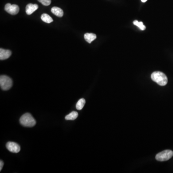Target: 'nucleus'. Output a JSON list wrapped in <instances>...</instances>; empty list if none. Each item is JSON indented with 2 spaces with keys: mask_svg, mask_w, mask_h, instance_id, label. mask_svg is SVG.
<instances>
[{
  "mask_svg": "<svg viewBox=\"0 0 173 173\" xmlns=\"http://www.w3.org/2000/svg\"><path fill=\"white\" fill-rule=\"evenodd\" d=\"M151 79L160 86H165L168 82L166 75L160 71L154 72L151 75Z\"/></svg>",
  "mask_w": 173,
  "mask_h": 173,
  "instance_id": "f257e3e1",
  "label": "nucleus"
},
{
  "mask_svg": "<svg viewBox=\"0 0 173 173\" xmlns=\"http://www.w3.org/2000/svg\"><path fill=\"white\" fill-rule=\"evenodd\" d=\"M20 123L23 126L26 127H32L36 124V120L30 113H26L23 115L20 118Z\"/></svg>",
  "mask_w": 173,
  "mask_h": 173,
  "instance_id": "f03ea898",
  "label": "nucleus"
},
{
  "mask_svg": "<svg viewBox=\"0 0 173 173\" xmlns=\"http://www.w3.org/2000/svg\"><path fill=\"white\" fill-rule=\"evenodd\" d=\"M13 85V81L10 77L6 75H2L0 77V86L3 90H8L11 89Z\"/></svg>",
  "mask_w": 173,
  "mask_h": 173,
  "instance_id": "7ed1b4c3",
  "label": "nucleus"
},
{
  "mask_svg": "<svg viewBox=\"0 0 173 173\" xmlns=\"http://www.w3.org/2000/svg\"><path fill=\"white\" fill-rule=\"evenodd\" d=\"M173 156V152L171 150H165L160 152L156 155L155 158L159 161H166L172 158Z\"/></svg>",
  "mask_w": 173,
  "mask_h": 173,
  "instance_id": "20e7f679",
  "label": "nucleus"
},
{
  "mask_svg": "<svg viewBox=\"0 0 173 173\" xmlns=\"http://www.w3.org/2000/svg\"><path fill=\"white\" fill-rule=\"evenodd\" d=\"M4 9L8 13L12 15H16L19 11V7L17 5L10 3H7L5 6Z\"/></svg>",
  "mask_w": 173,
  "mask_h": 173,
  "instance_id": "39448f33",
  "label": "nucleus"
},
{
  "mask_svg": "<svg viewBox=\"0 0 173 173\" xmlns=\"http://www.w3.org/2000/svg\"><path fill=\"white\" fill-rule=\"evenodd\" d=\"M7 149L13 153H18L20 151V147L18 144L14 142H8L7 143Z\"/></svg>",
  "mask_w": 173,
  "mask_h": 173,
  "instance_id": "423d86ee",
  "label": "nucleus"
},
{
  "mask_svg": "<svg viewBox=\"0 0 173 173\" xmlns=\"http://www.w3.org/2000/svg\"><path fill=\"white\" fill-rule=\"evenodd\" d=\"M12 54L11 51L6 49H0V59L1 60H4L7 59L10 57Z\"/></svg>",
  "mask_w": 173,
  "mask_h": 173,
  "instance_id": "0eeeda50",
  "label": "nucleus"
},
{
  "mask_svg": "<svg viewBox=\"0 0 173 173\" xmlns=\"http://www.w3.org/2000/svg\"><path fill=\"white\" fill-rule=\"evenodd\" d=\"M38 6L37 4L29 3L26 7V12L27 15H30L33 14L38 9Z\"/></svg>",
  "mask_w": 173,
  "mask_h": 173,
  "instance_id": "6e6552de",
  "label": "nucleus"
},
{
  "mask_svg": "<svg viewBox=\"0 0 173 173\" xmlns=\"http://www.w3.org/2000/svg\"><path fill=\"white\" fill-rule=\"evenodd\" d=\"M51 12L52 14L57 16L58 17H62L64 15L63 10L57 7H53L51 9Z\"/></svg>",
  "mask_w": 173,
  "mask_h": 173,
  "instance_id": "1a4fd4ad",
  "label": "nucleus"
},
{
  "mask_svg": "<svg viewBox=\"0 0 173 173\" xmlns=\"http://www.w3.org/2000/svg\"><path fill=\"white\" fill-rule=\"evenodd\" d=\"M96 38V35L94 33H87L84 35V39L86 42L89 43H91V42L94 40Z\"/></svg>",
  "mask_w": 173,
  "mask_h": 173,
  "instance_id": "9d476101",
  "label": "nucleus"
},
{
  "mask_svg": "<svg viewBox=\"0 0 173 173\" xmlns=\"http://www.w3.org/2000/svg\"><path fill=\"white\" fill-rule=\"evenodd\" d=\"M79 116L78 112H77L73 111L71 113L66 116L65 119L67 120H74L77 119V117Z\"/></svg>",
  "mask_w": 173,
  "mask_h": 173,
  "instance_id": "9b49d317",
  "label": "nucleus"
},
{
  "mask_svg": "<svg viewBox=\"0 0 173 173\" xmlns=\"http://www.w3.org/2000/svg\"><path fill=\"white\" fill-rule=\"evenodd\" d=\"M41 19L46 23H51L53 22L52 18L47 14H43L41 16Z\"/></svg>",
  "mask_w": 173,
  "mask_h": 173,
  "instance_id": "f8f14e48",
  "label": "nucleus"
},
{
  "mask_svg": "<svg viewBox=\"0 0 173 173\" xmlns=\"http://www.w3.org/2000/svg\"><path fill=\"white\" fill-rule=\"evenodd\" d=\"M85 103H86V101H85V99H83V98L80 99L77 102V104H76V108L79 110H82L84 107Z\"/></svg>",
  "mask_w": 173,
  "mask_h": 173,
  "instance_id": "ddd939ff",
  "label": "nucleus"
},
{
  "mask_svg": "<svg viewBox=\"0 0 173 173\" xmlns=\"http://www.w3.org/2000/svg\"><path fill=\"white\" fill-rule=\"evenodd\" d=\"M133 24H134V25H135V26L139 27L141 30H144L146 29V27L144 25L143 23L142 22H139L138 20H135L133 22Z\"/></svg>",
  "mask_w": 173,
  "mask_h": 173,
  "instance_id": "4468645a",
  "label": "nucleus"
},
{
  "mask_svg": "<svg viewBox=\"0 0 173 173\" xmlns=\"http://www.w3.org/2000/svg\"><path fill=\"white\" fill-rule=\"evenodd\" d=\"M38 1L45 6H48L51 3V0H38Z\"/></svg>",
  "mask_w": 173,
  "mask_h": 173,
  "instance_id": "2eb2a0df",
  "label": "nucleus"
},
{
  "mask_svg": "<svg viewBox=\"0 0 173 173\" xmlns=\"http://www.w3.org/2000/svg\"><path fill=\"white\" fill-rule=\"evenodd\" d=\"M3 165H4V164H3V162H2V161H0V171H1V170H2Z\"/></svg>",
  "mask_w": 173,
  "mask_h": 173,
  "instance_id": "dca6fc26",
  "label": "nucleus"
},
{
  "mask_svg": "<svg viewBox=\"0 0 173 173\" xmlns=\"http://www.w3.org/2000/svg\"><path fill=\"white\" fill-rule=\"evenodd\" d=\"M141 2H146L147 1V0H141Z\"/></svg>",
  "mask_w": 173,
  "mask_h": 173,
  "instance_id": "f3484780",
  "label": "nucleus"
}]
</instances>
